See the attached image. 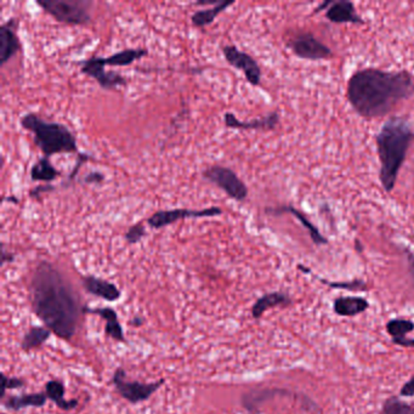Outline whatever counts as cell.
Instances as JSON below:
<instances>
[{"instance_id": "6da1fadb", "label": "cell", "mask_w": 414, "mask_h": 414, "mask_svg": "<svg viewBox=\"0 0 414 414\" xmlns=\"http://www.w3.org/2000/svg\"><path fill=\"white\" fill-rule=\"evenodd\" d=\"M30 294L33 311L45 327L62 339H70L79 322V300L54 265L48 261L37 265Z\"/></svg>"}, {"instance_id": "7a4b0ae2", "label": "cell", "mask_w": 414, "mask_h": 414, "mask_svg": "<svg viewBox=\"0 0 414 414\" xmlns=\"http://www.w3.org/2000/svg\"><path fill=\"white\" fill-rule=\"evenodd\" d=\"M346 96L355 112L364 120L389 115L396 106L414 96V77L407 70L364 68L348 82Z\"/></svg>"}, {"instance_id": "3957f363", "label": "cell", "mask_w": 414, "mask_h": 414, "mask_svg": "<svg viewBox=\"0 0 414 414\" xmlns=\"http://www.w3.org/2000/svg\"><path fill=\"white\" fill-rule=\"evenodd\" d=\"M414 140V131L407 120L394 117L386 120L375 135L380 162L379 179L385 192L394 190L407 152Z\"/></svg>"}, {"instance_id": "277c9868", "label": "cell", "mask_w": 414, "mask_h": 414, "mask_svg": "<svg viewBox=\"0 0 414 414\" xmlns=\"http://www.w3.org/2000/svg\"><path fill=\"white\" fill-rule=\"evenodd\" d=\"M22 128L33 134V140L44 157L78 152L75 134L66 125L45 120L37 113H26L20 120Z\"/></svg>"}, {"instance_id": "5b68a950", "label": "cell", "mask_w": 414, "mask_h": 414, "mask_svg": "<svg viewBox=\"0 0 414 414\" xmlns=\"http://www.w3.org/2000/svg\"><path fill=\"white\" fill-rule=\"evenodd\" d=\"M37 4L57 22L86 26L91 20L90 9L94 3L89 0H38Z\"/></svg>"}, {"instance_id": "8992f818", "label": "cell", "mask_w": 414, "mask_h": 414, "mask_svg": "<svg viewBox=\"0 0 414 414\" xmlns=\"http://www.w3.org/2000/svg\"><path fill=\"white\" fill-rule=\"evenodd\" d=\"M203 178L208 182L224 191L231 200L245 202L248 197V187L235 171L224 165H210L203 171Z\"/></svg>"}, {"instance_id": "52a82bcc", "label": "cell", "mask_w": 414, "mask_h": 414, "mask_svg": "<svg viewBox=\"0 0 414 414\" xmlns=\"http://www.w3.org/2000/svg\"><path fill=\"white\" fill-rule=\"evenodd\" d=\"M115 390L120 393L123 399L129 401L130 404H139L150 399L157 390L164 384V380L160 379L153 383H140L126 379V375L123 368H117L112 378Z\"/></svg>"}, {"instance_id": "ba28073f", "label": "cell", "mask_w": 414, "mask_h": 414, "mask_svg": "<svg viewBox=\"0 0 414 414\" xmlns=\"http://www.w3.org/2000/svg\"><path fill=\"white\" fill-rule=\"evenodd\" d=\"M287 46L300 59L310 61L328 60L333 53L328 45L323 44L312 33L300 32L287 41Z\"/></svg>"}, {"instance_id": "9c48e42d", "label": "cell", "mask_w": 414, "mask_h": 414, "mask_svg": "<svg viewBox=\"0 0 414 414\" xmlns=\"http://www.w3.org/2000/svg\"><path fill=\"white\" fill-rule=\"evenodd\" d=\"M223 215V209L219 207H209L205 209H176L158 210L146 220L151 229H160L173 225L176 221L185 219H200V218H214Z\"/></svg>"}, {"instance_id": "30bf717a", "label": "cell", "mask_w": 414, "mask_h": 414, "mask_svg": "<svg viewBox=\"0 0 414 414\" xmlns=\"http://www.w3.org/2000/svg\"><path fill=\"white\" fill-rule=\"evenodd\" d=\"M225 60L236 70L243 72L245 79L253 86L261 84V68L253 56L241 51L236 45H225L221 48Z\"/></svg>"}, {"instance_id": "8fae6325", "label": "cell", "mask_w": 414, "mask_h": 414, "mask_svg": "<svg viewBox=\"0 0 414 414\" xmlns=\"http://www.w3.org/2000/svg\"><path fill=\"white\" fill-rule=\"evenodd\" d=\"M80 65L82 73L94 78L102 89L113 90L128 84L123 75L105 70V66L101 64L100 56H93L88 60L83 61Z\"/></svg>"}, {"instance_id": "7c38bea8", "label": "cell", "mask_w": 414, "mask_h": 414, "mask_svg": "<svg viewBox=\"0 0 414 414\" xmlns=\"http://www.w3.org/2000/svg\"><path fill=\"white\" fill-rule=\"evenodd\" d=\"M19 26L17 19L6 21L0 27V65L4 66L6 62L14 57L21 50V43L16 30Z\"/></svg>"}, {"instance_id": "4fadbf2b", "label": "cell", "mask_w": 414, "mask_h": 414, "mask_svg": "<svg viewBox=\"0 0 414 414\" xmlns=\"http://www.w3.org/2000/svg\"><path fill=\"white\" fill-rule=\"evenodd\" d=\"M224 124L227 129L236 130H260V131H269L277 128L280 124V115L277 112H271L259 120L242 122L234 113H225Z\"/></svg>"}, {"instance_id": "5bb4252c", "label": "cell", "mask_w": 414, "mask_h": 414, "mask_svg": "<svg viewBox=\"0 0 414 414\" xmlns=\"http://www.w3.org/2000/svg\"><path fill=\"white\" fill-rule=\"evenodd\" d=\"M326 17L332 23H351L364 25V20L357 14L354 3L349 0H330V6L326 10Z\"/></svg>"}, {"instance_id": "9a60e30c", "label": "cell", "mask_w": 414, "mask_h": 414, "mask_svg": "<svg viewBox=\"0 0 414 414\" xmlns=\"http://www.w3.org/2000/svg\"><path fill=\"white\" fill-rule=\"evenodd\" d=\"M266 213L271 215H281L285 214V213L293 215L295 219L299 220L305 229H308L310 238L314 242V245H325L328 243V241H327L325 236L322 235L321 231L311 223V220L306 216V214L303 213L301 210L294 208L293 205H282V207H277V208H267Z\"/></svg>"}, {"instance_id": "2e32d148", "label": "cell", "mask_w": 414, "mask_h": 414, "mask_svg": "<svg viewBox=\"0 0 414 414\" xmlns=\"http://www.w3.org/2000/svg\"><path fill=\"white\" fill-rule=\"evenodd\" d=\"M82 283L88 293L99 297L106 301L112 303L120 298V290H118V287L109 281L102 280L95 276H84L82 279Z\"/></svg>"}, {"instance_id": "e0dca14e", "label": "cell", "mask_w": 414, "mask_h": 414, "mask_svg": "<svg viewBox=\"0 0 414 414\" xmlns=\"http://www.w3.org/2000/svg\"><path fill=\"white\" fill-rule=\"evenodd\" d=\"M370 308V303L362 297H339L333 303V311L338 316L354 317L359 314H364Z\"/></svg>"}, {"instance_id": "ac0fdd59", "label": "cell", "mask_w": 414, "mask_h": 414, "mask_svg": "<svg viewBox=\"0 0 414 414\" xmlns=\"http://www.w3.org/2000/svg\"><path fill=\"white\" fill-rule=\"evenodd\" d=\"M290 304L292 300L288 295L282 292H272L260 297L259 299L255 301L252 308V314L254 319H260L267 310L279 308V306H288Z\"/></svg>"}, {"instance_id": "d6986e66", "label": "cell", "mask_w": 414, "mask_h": 414, "mask_svg": "<svg viewBox=\"0 0 414 414\" xmlns=\"http://www.w3.org/2000/svg\"><path fill=\"white\" fill-rule=\"evenodd\" d=\"M90 314H99L106 322L105 333L115 341H124V332L120 325L118 314L112 308H101V309L84 310Z\"/></svg>"}, {"instance_id": "ffe728a7", "label": "cell", "mask_w": 414, "mask_h": 414, "mask_svg": "<svg viewBox=\"0 0 414 414\" xmlns=\"http://www.w3.org/2000/svg\"><path fill=\"white\" fill-rule=\"evenodd\" d=\"M149 53L146 49H124V50L118 51L115 54L107 56V57H101V64L104 66H111V67H126V66L133 65L135 61L140 60L144 56L147 55Z\"/></svg>"}, {"instance_id": "44dd1931", "label": "cell", "mask_w": 414, "mask_h": 414, "mask_svg": "<svg viewBox=\"0 0 414 414\" xmlns=\"http://www.w3.org/2000/svg\"><path fill=\"white\" fill-rule=\"evenodd\" d=\"M61 176L60 170L56 169L48 157H41L30 168V179L38 182L50 184Z\"/></svg>"}, {"instance_id": "7402d4cb", "label": "cell", "mask_w": 414, "mask_h": 414, "mask_svg": "<svg viewBox=\"0 0 414 414\" xmlns=\"http://www.w3.org/2000/svg\"><path fill=\"white\" fill-rule=\"evenodd\" d=\"M45 395L62 411H72L78 406V399L67 401L65 399V386L57 380H50L45 384Z\"/></svg>"}, {"instance_id": "603a6c76", "label": "cell", "mask_w": 414, "mask_h": 414, "mask_svg": "<svg viewBox=\"0 0 414 414\" xmlns=\"http://www.w3.org/2000/svg\"><path fill=\"white\" fill-rule=\"evenodd\" d=\"M46 395L41 393L35 394L21 395V396H11L4 402L6 408L11 411H20L28 407H44L46 404Z\"/></svg>"}, {"instance_id": "cb8c5ba5", "label": "cell", "mask_w": 414, "mask_h": 414, "mask_svg": "<svg viewBox=\"0 0 414 414\" xmlns=\"http://www.w3.org/2000/svg\"><path fill=\"white\" fill-rule=\"evenodd\" d=\"M232 4H234V1H220L218 6H211L209 9L196 11L195 14L191 16V22L196 28H203V27L211 25L215 19Z\"/></svg>"}, {"instance_id": "d4e9b609", "label": "cell", "mask_w": 414, "mask_h": 414, "mask_svg": "<svg viewBox=\"0 0 414 414\" xmlns=\"http://www.w3.org/2000/svg\"><path fill=\"white\" fill-rule=\"evenodd\" d=\"M414 322L409 319H390L386 323V332L389 333L393 343L399 345L402 340L407 338V335L413 332Z\"/></svg>"}, {"instance_id": "484cf974", "label": "cell", "mask_w": 414, "mask_h": 414, "mask_svg": "<svg viewBox=\"0 0 414 414\" xmlns=\"http://www.w3.org/2000/svg\"><path fill=\"white\" fill-rule=\"evenodd\" d=\"M50 335L51 330H48L46 327H32L21 341V348L25 351L38 349L50 338Z\"/></svg>"}, {"instance_id": "4316f807", "label": "cell", "mask_w": 414, "mask_h": 414, "mask_svg": "<svg viewBox=\"0 0 414 414\" xmlns=\"http://www.w3.org/2000/svg\"><path fill=\"white\" fill-rule=\"evenodd\" d=\"M380 414H414V406L396 396H390L389 399H385Z\"/></svg>"}, {"instance_id": "83f0119b", "label": "cell", "mask_w": 414, "mask_h": 414, "mask_svg": "<svg viewBox=\"0 0 414 414\" xmlns=\"http://www.w3.org/2000/svg\"><path fill=\"white\" fill-rule=\"evenodd\" d=\"M146 236V226L144 223H138L133 226H130L129 229L125 232L124 238L126 243L130 245L139 243Z\"/></svg>"}, {"instance_id": "f1b7e54d", "label": "cell", "mask_w": 414, "mask_h": 414, "mask_svg": "<svg viewBox=\"0 0 414 414\" xmlns=\"http://www.w3.org/2000/svg\"><path fill=\"white\" fill-rule=\"evenodd\" d=\"M322 282L330 285L332 288H340V290H366V285H364L362 281H354V282H349V283H330V282H326V281H322Z\"/></svg>"}, {"instance_id": "f546056e", "label": "cell", "mask_w": 414, "mask_h": 414, "mask_svg": "<svg viewBox=\"0 0 414 414\" xmlns=\"http://www.w3.org/2000/svg\"><path fill=\"white\" fill-rule=\"evenodd\" d=\"M3 378V394L6 393V390L19 389L21 386L25 385V382L20 379V378H9L6 375H1Z\"/></svg>"}, {"instance_id": "4dcf8cb0", "label": "cell", "mask_w": 414, "mask_h": 414, "mask_svg": "<svg viewBox=\"0 0 414 414\" xmlns=\"http://www.w3.org/2000/svg\"><path fill=\"white\" fill-rule=\"evenodd\" d=\"M104 181H105V175L100 171H90L89 174L84 178V182L88 185H91V184L100 185Z\"/></svg>"}, {"instance_id": "1f68e13d", "label": "cell", "mask_w": 414, "mask_h": 414, "mask_svg": "<svg viewBox=\"0 0 414 414\" xmlns=\"http://www.w3.org/2000/svg\"><path fill=\"white\" fill-rule=\"evenodd\" d=\"M399 395L404 397H413L414 396V375L404 383V386L399 390Z\"/></svg>"}, {"instance_id": "d6a6232c", "label": "cell", "mask_w": 414, "mask_h": 414, "mask_svg": "<svg viewBox=\"0 0 414 414\" xmlns=\"http://www.w3.org/2000/svg\"><path fill=\"white\" fill-rule=\"evenodd\" d=\"M54 190H55V187L53 185H39L30 191V196L32 198H37V197H39V196L43 195V194L51 192V191Z\"/></svg>"}, {"instance_id": "836d02e7", "label": "cell", "mask_w": 414, "mask_h": 414, "mask_svg": "<svg viewBox=\"0 0 414 414\" xmlns=\"http://www.w3.org/2000/svg\"><path fill=\"white\" fill-rule=\"evenodd\" d=\"M91 157L89 155H85V153H80L78 156V162H77V164H75V169L72 170V173L70 175V180L75 179V176L78 175V171H79L80 168H82V164L86 162V160H89Z\"/></svg>"}, {"instance_id": "e575fe53", "label": "cell", "mask_w": 414, "mask_h": 414, "mask_svg": "<svg viewBox=\"0 0 414 414\" xmlns=\"http://www.w3.org/2000/svg\"><path fill=\"white\" fill-rule=\"evenodd\" d=\"M406 258H407V269H408L409 277L414 287V254L409 250H406Z\"/></svg>"}, {"instance_id": "d590c367", "label": "cell", "mask_w": 414, "mask_h": 414, "mask_svg": "<svg viewBox=\"0 0 414 414\" xmlns=\"http://www.w3.org/2000/svg\"><path fill=\"white\" fill-rule=\"evenodd\" d=\"M14 254H11L9 252H6L4 245H3V250H1V265H6V263H12L14 261Z\"/></svg>"}, {"instance_id": "8d00e7d4", "label": "cell", "mask_w": 414, "mask_h": 414, "mask_svg": "<svg viewBox=\"0 0 414 414\" xmlns=\"http://www.w3.org/2000/svg\"><path fill=\"white\" fill-rule=\"evenodd\" d=\"M220 1H218V0H211V1H197V3H196V6H218V4H219Z\"/></svg>"}, {"instance_id": "74e56055", "label": "cell", "mask_w": 414, "mask_h": 414, "mask_svg": "<svg viewBox=\"0 0 414 414\" xmlns=\"http://www.w3.org/2000/svg\"><path fill=\"white\" fill-rule=\"evenodd\" d=\"M142 319H141L140 316H136L133 321H131V325L134 326V327H139V326L142 325Z\"/></svg>"}]
</instances>
